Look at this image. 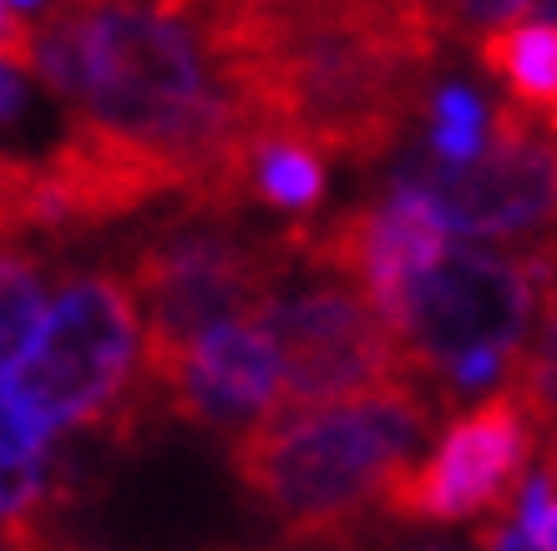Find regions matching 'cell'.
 Returning a JSON list of instances; mask_svg holds the SVG:
<instances>
[{
    "label": "cell",
    "instance_id": "obj_10",
    "mask_svg": "<svg viewBox=\"0 0 557 551\" xmlns=\"http://www.w3.org/2000/svg\"><path fill=\"white\" fill-rule=\"evenodd\" d=\"M152 395L177 421L203 425V430H249L278 405V345L259 320L223 324L177 349L168 364L143 370Z\"/></svg>",
    "mask_w": 557,
    "mask_h": 551
},
{
    "label": "cell",
    "instance_id": "obj_5",
    "mask_svg": "<svg viewBox=\"0 0 557 551\" xmlns=\"http://www.w3.org/2000/svg\"><path fill=\"white\" fill-rule=\"evenodd\" d=\"M289 268V233H234L208 213L162 228L152 243L137 248L127 274L137 309L147 314L143 370L168 364L208 329L264 320L284 293Z\"/></svg>",
    "mask_w": 557,
    "mask_h": 551
},
{
    "label": "cell",
    "instance_id": "obj_9",
    "mask_svg": "<svg viewBox=\"0 0 557 551\" xmlns=\"http://www.w3.org/2000/svg\"><path fill=\"white\" fill-rule=\"evenodd\" d=\"M259 324L274 334L278 364H284L274 410L335 405L406 379L391 324L355 284L324 278L314 289L278 293Z\"/></svg>",
    "mask_w": 557,
    "mask_h": 551
},
{
    "label": "cell",
    "instance_id": "obj_2",
    "mask_svg": "<svg viewBox=\"0 0 557 551\" xmlns=\"http://www.w3.org/2000/svg\"><path fill=\"white\" fill-rule=\"evenodd\" d=\"M30 66L82 127L158 162L193 213L228 218L253 198V152L269 132L188 15L147 0H57Z\"/></svg>",
    "mask_w": 557,
    "mask_h": 551
},
{
    "label": "cell",
    "instance_id": "obj_13",
    "mask_svg": "<svg viewBox=\"0 0 557 551\" xmlns=\"http://www.w3.org/2000/svg\"><path fill=\"white\" fill-rule=\"evenodd\" d=\"M46 320V268L21 248L0 243V375L26 360Z\"/></svg>",
    "mask_w": 557,
    "mask_h": 551
},
{
    "label": "cell",
    "instance_id": "obj_15",
    "mask_svg": "<svg viewBox=\"0 0 557 551\" xmlns=\"http://www.w3.org/2000/svg\"><path fill=\"white\" fill-rule=\"evenodd\" d=\"M431 152L441 158V167H461V162L482 158L486 147V107L476 91L467 87H441L431 91Z\"/></svg>",
    "mask_w": 557,
    "mask_h": 551
},
{
    "label": "cell",
    "instance_id": "obj_16",
    "mask_svg": "<svg viewBox=\"0 0 557 551\" xmlns=\"http://www.w3.org/2000/svg\"><path fill=\"white\" fill-rule=\"evenodd\" d=\"M436 11L451 41H482L486 30H502L517 11H528V0H436Z\"/></svg>",
    "mask_w": 557,
    "mask_h": 551
},
{
    "label": "cell",
    "instance_id": "obj_6",
    "mask_svg": "<svg viewBox=\"0 0 557 551\" xmlns=\"http://www.w3.org/2000/svg\"><path fill=\"white\" fill-rule=\"evenodd\" d=\"M532 320H537V284L528 259H502L482 248H446L385 309L406 379L431 395V405L446 375L467 360H517Z\"/></svg>",
    "mask_w": 557,
    "mask_h": 551
},
{
    "label": "cell",
    "instance_id": "obj_3",
    "mask_svg": "<svg viewBox=\"0 0 557 551\" xmlns=\"http://www.w3.org/2000/svg\"><path fill=\"white\" fill-rule=\"evenodd\" d=\"M436 430L431 395L411 379L309 410H274L234 436L238 486L274 511L289 541L350 537L355 511L381 501L391 480L416 465Z\"/></svg>",
    "mask_w": 557,
    "mask_h": 551
},
{
    "label": "cell",
    "instance_id": "obj_22",
    "mask_svg": "<svg viewBox=\"0 0 557 551\" xmlns=\"http://www.w3.org/2000/svg\"><path fill=\"white\" fill-rule=\"evenodd\" d=\"M547 127H553V137H557V112H553V116H547Z\"/></svg>",
    "mask_w": 557,
    "mask_h": 551
},
{
    "label": "cell",
    "instance_id": "obj_21",
    "mask_svg": "<svg viewBox=\"0 0 557 551\" xmlns=\"http://www.w3.org/2000/svg\"><path fill=\"white\" fill-rule=\"evenodd\" d=\"M5 5H11V11L21 15V11H36V5H51V0H5Z\"/></svg>",
    "mask_w": 557,
    "mask_h": 551
},
{
    "label": "cell",
    "instance_id": "obj_19",
    "mask_svg": "<svg viewBox=\"0 0 557 551\" xmlns=\"http://www.w3.org/2000/svg\"><path fill=\"white\" fill-rule=\"evenodd\" d=\"M528 11L543 21V26H557V0H528Z\"/></svg>",
    "mask_w": 557,
    "mask_h": 551
},
{
    "label": "cell",
    "instance_id": "obj_17",
    "mask_svg": "<svg viewBox=\"0 0 557 551\" xmlns=\"http://www.w3.org/2000/svg\"><path fill=\"white\" fill-rule=\"evenodd\" d=\"M517 526H522V537H528L532 551H557V486L547 476H537V480L522 486Z\"/></svg>",
    "mask_w": 557,
    "mask_h": 551
},
{
    "label": "cell",
    "instance_id": "obj_11",
    "mask_svg": "<svg viewBox=\"0 0 557 551\" xmlns=\"http://www.w3.org/2000/svg\"><path fill=\"white\" fill-rule=\"evenodd\" d=\"M51 425L5 385L0 390V541L21 551L41 541V516L51 501Z\"/></svg>",
    "mask_w": 557,
    "mask_h": 551
},
{
    "label": "cell",
    "instance_id": "obj_12",
    "mask_svg": "<svg viewBox=\"0 0 557 551\" xmlns=\"http://www.w3.org/2000/svg\"><path fill=\"white\" fill-rule=\"evenodd\" d=\"M476 61L486 76H497L517 107L537 116L557 112V26L528 21V26L486 30L476 41Z\"/></svg>",
    "mask_w": 557,
    "mask_h": 551
},
{
    "label": "cell",
    "instance_id": "obj_8",
    "mask_svg": "<svg viewBox=\"0 0 557 551\" xmlns=\"http://www.w3.org/2000/svg\"><path fill=\"white\" fill-rule=\"evenodd\" d=\"M532 446H537V425L528 421V410L512 400V390H492L467 415H456L441 430L436 450L406 465L375 506L391 522L411 526H446L471 516L512 522L528 486Z\"/></svg>",
    "mask_w": 557,
    "mask_h": 551
},
{
    "label": "cell",
    "instance_id": "obj_18",
    "mask_svg": "<svg viewBox=\"0 0 557 551\" xmlns=\"http://www.w3.org/2000/svg\"><path fill=\"white\" fill-rule=\"evenodd\" d=\"M471 547H476V551H532L517 522H486L482 531H476V541H471Z\"/></svg>",
    "mask_w": 557,
    "mask_h": 551
},
{
    "label": "cell",
    "instance_id": "obj_14",
    "mask_svg": "<svg viewBox=\"0 0 557 551\" xmlns=\"http://www.w3.org/2000/svg\"><path fill=\"white\" fill-rule=\"evenodd\" d=\"M324 192V158L314 147L294 142V137H264L253 152V198L274 208H305L320 203Z\"/></svg>",
    "mask_w": 557,
    "mask_h": 551
},
{
    "label": "cell",
    "instance_id": "obj_1",
    "mask_svg": "<svg viewBox=\"0 0 557 551\" xmlns=\"http://www.w3.org/2000/svg\"><path fill=\"white\" fill-rule=\"evenodd\" d=\"M269 137L381 162L431 107L436 0H213L193 15Z\"/></svg>",
    "mask_w": 557,
    "mask_h": 551
},
{
    "label": "cell",
    "instance_id": "obj_4",
    "mask_svg": "<svg viewBox=\"0 0 557 551\" xmlns=\"http://www.w3.org/2000/svg\"><path fill=\"white\" fill-rule=\"evenodd\" d=\"M11 390L51 430L82 425L127 440L152 385L143 375V309L122 274H76L46 309Z\"/></svg>",
    "mask_w": 557,
    "mask_h": 551
},
{
    "label": "cell",
    "instance_id": "obj_20",
    "mask_svg": "<svg viewBox=\"0 0 557 551\" xmlns=\"http://www.w3.org/2000/svg\"><path fill=\"white\" fill-rule=\"evenodd\" d=\"M543 476L557 486V430H553V436H547V471H543Z\"/></svg>",
    "mask_w": 557,
    "mask_h": 551
},
{
    "label": "cell",
    "instance_id": "obj_7",
    "mask_svg": "<svg viewBox=\"0 0 557 551\" xmlns=\"http://www.w3.org/2000/svg\"><path fill=\"white\" fill-rule=\"evenodd\" d=\"M396 183H406L446 233L532 238L557 223V137L547 116L497 102L486 116L482 158L461 167L416 162Z\"/></svg>",
    "mask_w": 557,
    "mask_h": 551
}]
</instances>
